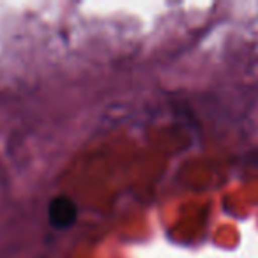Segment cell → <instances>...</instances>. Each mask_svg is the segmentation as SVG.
I'll use <instances>...</instances> for the list:
<instances>
[{
	"label": "cell",
	"mask_w": 258,
	"mask_h": 258,
	"mask_svg": "<svg viewBox=\"0 0 258 258\" xmlns=\"http://www.w3.org/2000/svg\"><path fill=\"white\" fill-rule=\"evenodd\" d=\"M76 204L68 197H55L48 205V219L55 228H69L76 221Z\"/></svg>",
	"instance_id": "cell-1"
}]
</instances>
